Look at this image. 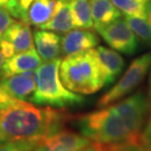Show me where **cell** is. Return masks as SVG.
<instances>
[{
    "label": "cell",
    "instance_id": "obj_7",
    "mask_svg": "<svg viewBox=\"0 0 151 151\" xmlns=\"http://www.w3.org/2000/svg\"><path fill=\"white\" fill-rule=\"evenodd\" d=\"M34 48L32 30L29 24L22 20L14 22L6 30L0 40V50L5 58Z\"/></svg>",
    "mask_w": 151,
    "mask_h": 151
},
{
    "label": "cell",
    "instance_id": "obj_22",
    "mask_svg": "<svg viewBox=\"0 0 151 151\" xmlns=\"http://www.w3.org/2000/svg\"><path fill=\"white\" fill-rule=\"evenodd\" d=\"M100 151H140L138 137L118 143H110V145L101 143Z\"/></svg>",
    "mask_w": 151,
    "mask_h": 151
},
{
    "label": "cell",
    "instance_id": "obj_27",
    "mask_svg": "<svg viewBox=\"0 0 151 151\" xmlns=\"http://www.w3.org/2000/svg\"><path fill=\"white\" fill-rule=\"evenodd\" d=\"M148 96H149V102L151 105V70H150V75H149V87H148Z\"/></svg>",
    "mask_w": 151,
    "mask_h": 151
},
{
    "label": "cell",
    "instance_id": "obj_18",
    "mask_svg": "<svg viewBox=\"0 0 151 151\" xmlns=\"http://www.w3.org/2000/svg\"><path fill=\"white\" fill-rule=\"evenodd\" d=\"M125 22L142 43L151 47V25L147 19L134 16H125Z\"/></svg>",
    "mask_w": 151,
    "mask_h": 151
},
{
    "label": "cell",
    "instance_id": "obj_30",
    "mask_svg": "<svg viewBox=\"0 0 151 151\" xmlns=\"http://www.w3.org/2000/svg\"><path fill=\"white\" fill-rule=\"evenodd\" d=\"M139 1H141V2H147L148 0H139Z\"/></svg>",
    "mask_w": 151,
    "mask_h": 151
},
{
    "label": "cell",
    "instance_id": "obj_4",
    "mask_svg": "<svg viewBox=\"0 0 151 151\" xmlns=\"http://www.w3.org/2000/svg\"><path fill=\"white\" fill-rule=\"evenodd\" d=\"M60 77L68 90L78 94H93L104 87L94 48L60 60Z\"/></svg>",
    "mask_w": 151,
    "mask_h": 151
},
{
    "label": "cell",
    "instance_id": "obj_23",
    "mask_svg": "<svg viewBox=\"0 0 151 151\" xmlns=\"http://www.w3.org/2000/svg\"><path fill=\"white\" fill-rule=\"evenodd\" d=\"M140 151H151V115L145 129L140 132L138 137Z\"/></svg>",
    "mask_w": 151,
    "mask_h": 151
},
{
    "label": "cell",
    "instance_id": "obj_9",
    "mask_svg": "<svg viewBox=\"0 0 151 151\" xmlns=\"http://www.w3.org/2000/svg\"><path fill=\"white\" fill-rule=\"evenodd\" d=\"M94 52L101 70L103 84L104 87H106L114 83L122 73L124 68V60L116 50L104 46H96Z\"/></svg>",
    "mask_w": 151,
    "mask_h": 151
},
{
    "label": "cell",
    "instance_id": "obj_19",
    "mask_svg": "<svg viewBox=\"0 0 151 151\" xmlns=\"http://www.w3.org/2000/svg\"><path fill=\"white\" fill-rule=\"evenodd\" d=\"M113 5L125 16H134L146 19V2L139 0H111Z\"/></svg>",
    "mask_w": 151,
    "mask_h": 151
},
{
    "label": "cell",
    "instance_id": "obj_12",
    "mask_svg": "<svg viewBox=\"0 0 151 151\" xmlns=\"http://www.w3.org/2000/svg\"><path fill=\"white\" fill-rule=\"evenodd\" d=\"M40 64H42V58L35 48L17 53L5 60L1 70V77L35 70Z\"/></svg>",
    "mask_w": 151,
    "mask_h": 151
},
{
    "label": "cell",
    "instance_id": "obj_1",
    "mask_svg": "<svg viewBox=\"0 0 151 151\" xmlns=\"http://www.w3.org/2000/svg\"><path fill=\"white\" fill-rule=\"evenodd\" d=\"M151 105L142 92L74 119L82 135L102 145L118 143L139 137Z\"/></svg>",
    "mask_w": 151,
    "mask_h": 151
},
{
    "label": "cell",
    "instance_id": "obj_28",
    "mask_svg": "<svg viewBox=\"0 0 151 151\" xmlns=\"http://www.w3.org/2000/svg\"><path fill=\"white\" fill-rule=\"evenodd\" d=\"M4 63H5V56H4V54H2L1 50H0V74H1V70H2Z\"/></svg>",
    "mask_w": 151,
    "mask_h": 151
},
{
    "label": "cell",
    "instance_id": "obj_11",
    "mask_svg": "<svg viewBox=\"0 0 151 151\" xmlns=\"http://www.w3.org/2000/svg\"><path fill=\"white\" fill-rule=\"evenodd\" d=\"M0 86L2 87L10 96L17 100H28L30 99L36 88V76L35 72H25L16 75L1 77Z\"/></svg>",
    "mask_w": 151,
    "mask_h": 151
},
{
    "label": "cell",
    "instance_id": "obj_29",
    "mask_svg": "<svg viewBox=\"0 0 151 151\" xmlns=\"http://www.w3.org/2000/svg\"><path fill=\"white\" fill-rule=\"evenodd\" d=\"M9 1H10V0H0V6H1V7H4V6H7Z\"/></svg>",
    "mask_w": 151,
    "mask_h": 151
},
{
    "label": "cell",
    "instance_id": "obj_25",
    "mask_svg": "<svg viewBox=\"0 0 151 151\" xmlns=\"http://www.w3.org/2000/svg\"><path fill=\"white\" fill-rule=\"evenodd\" d=\"M15 100H17V99L10 96L2 87L0 86V110L6 108V106H8V105L11 104Z\"/></svg>",
    "mask_w": 151,
    "mask_h": 151
},
{
    "label": "cell",
    "instance_id": "obj_21",
    "mask_svg": "<svg viewBox=\"0 0 151 151\" xmlns=\"http://www.w3.org/2000/svg\"><path fill=\"white\" fill-rule=\"evenodd\" d=\"M32 1L34 0H10L7 5V9L14 18L27 22L28 8Z\"/></svg>",
    "mask_w": 151,
    "mask_h": 151
},
{
    "label": "cell",
    "instance_id": "obj_14",
    "mask_svg": "<svg viewBox=\"0 0 151 151\" xmlns=\"http://www.w3.org/2000/svg\"><path fill=\"white\" fill-rule=\"evenodd\" d=\"M74 28L72 11L68 0H57L52 18L44 24L40 29H47L56 32H67Z\"/></svg>",
    "mask_w": 151,
    "mask_h": 151
},
{
    "label": "cell",
    "instance_id": "obj_13",
    "mask_svg": "<svg viewBox=\"0 0 151 151\" xmlns=\"http://www.w3.org/2000/svg\"><path fill=\"white\" fill-rule=\"evenodd\" d=\"M34 40L38 55L44 62L57 58L60 53L62 37L58 32L40 29L34 32Z\"/></svg>",
    "mask_w": 151,
    "mask_h": 151
},
{
    "label": "cell",
    "instance_id": "obj_16",
    "mask_svg": "<svg viewBox=\"0 0 151 151\" xmlns=\"http://www.w3.org/2000/svg\"><path fill=\"white\" fill-rule=\"evenodd\" d=\"M57 0H34L27 12V22L32 26L42 27L52 18Z\"/></svg>",
    "mask_w": 151,
    "mask_h": 151
},
{
    "label": "cell",
    "instance_id": "obj_15",
    "mask_svg": "<svg viewBox=\"0 0 151 151\" xmlns=\"http://www.w3.org/2000/svg\"><path fill=\"white\" fill-rule=\"evenodd\" d=\"M94 28L99 30L121 17V11L111 0H90Z\"/></svg>",
    "mask_w": 151,
    "mask_h": 151
},
{
    "label": "cell",
    "instance_id": "obj_8",
    "mask_svg": "<svg viewBox=\"0 0 151 151\" xmlns=\"http://www.w3.org/2000/svg\"><path fill=\"white\" fill-rule=\"evenodd\" d=\"M92 143L90 139L70 130H60L40 140L32 151H80Z\"/></svg>",
    "mask_w": 151,
    "mask_h": 151
},
{
    "label": "cell",
    "instance_id": "obj_26",
    "mask_svg": "<svg viewBox=\"0 0 151 151\" xmlns=\"http://www.w3.org/2000/svg\"><path fill=\"white\" fill-rule=\"evenodd\" d=\"M100 148H101V143H91L88 147L86 148H84V149H82L80 151H100Z\"/></svg>",
    "mask_w": 151,
    "mask_h": 151
},
{
    "label": "cell",
    "instance_id": "obj_5",
    "mask_svg": "<svg viewBox=\"0 0 151 151\" xmlns=\"http://www.w3.org/2000/svg\"><path fill=\"white\" fill-rule=\"evenodd\" d=\"M151 67V53H147L137 57L124 72L122 77L111 90H109L99 100L96 106L104 108L112 103L122 100L124 96L129 95L141 84L145 80L148 70Z\"/></svg>",
    "mask_w": 151,
    "mask_h": 151
},
{
    "label": "cell",
    "instance_id": "obj_6",
    "mask_svg": "<svg viewBox=\"0 0 151 151\" xmlns=\"http://www.w3.org/2000/svg\"><path fill=\"white\" fill-rule=\"evenodd\" d=\"M96 32L111 48L122 54L134 55L139 49V39L122 17Z\"/></svg>",
    "mask_w": 151,
    "mask_h": 151
},
{
    "label": "cell",
    "instance_id": "obj_31",
    "mask_svg": "<svg viewBox=\"0 0 151 151\" xmlns=\"http://www.w3.org/2000/svg\"><path fill=\"white\" fill-rule=\"evenodd\" d=\"M1 141H4V140H2V138H1V135H0V142H1Z\"/></svg>",
    "mask_w": 151,
    "mask_h": 151
},
{
    "label": "cell",
    "instance_id": "obj_3",
    "mask_svg": "<svg viewBox=\"0 0 151 151\" xmlns=\"http://www.w3.org/2000/svg\"><path fill=\"white\" fill-rule=\"evenodd\" d=\"M60 58H54L40 64L35 70L36 88L30 96V102L37 105L67 109L78 106L85 99L74 93L63 84L60 77Z\"/></svg>",
    "mask_w": 151,
    "mask_h": 151
},
{
    "label": "cell",
    "instance_id": "obj_20",
    "mask_svg": "<svg viewBox=\"0 0 151 151\" xmlns=\"http://www.w3.org/2000/svg\"><path fill=\"white\" fill-rule=\"evenodd\" d=\"M42 139L7 140L0 142V151H32Z\"/></svg>",
    "mask_w": 151,
    "mask_h": 151
},
{
    "label": "cell",
    "instance_id": "obj_10",
    "mask_svg": "<svg viewBox=\"0 0 151 151\" xmlns=\"http://www.w3.org/2000/svg\"><path fill=\"white\" fill-rule=\"evenodd\" d=\"M99 43L100 39L91 29H72L65 32L64 37H62L60 52L65 56L77 54L96 47Z\"/></svg>",
    "mask_w": 151,
    "mask_h": 151
},
{
    "label": "cell",
    "instance_id": "obj_24",
    "mask_svg": "<svg viewBox=\"0 0 151 151\" xmlns=\"http://www.w3.org/2000/svg\"><path fill=\"white\" fill-rule=\"evenodd\" d=\"M12 22H14L12 16L8 11V9H5L4 7L0 6V40H1V38H2L4 34L6 32V30L8 29V27Z\"/></svg>",
    "mask_w": 151,
    "mask_h": 151
},
{
    "label": "cell",
    "instance_id": "obj_17",
    "mask_svg": "<svg viewBox=\"0 0 151 151\" xmlns=\"http://www.w3.org/2000/svg\"><path fill=\"white\" fill-rule=\"evenodd\" d=\"M74 27L82 29L94 28L90 0H68Z\"/></svg>",
    "mask_w": 151,
    "mask_h": 151
},
{
    "label": "cell",
    "instance_id": "obj_2",
    "mask_svg": "<svg viewBox=\"0 0 151 151\" xmlns=\"http://www.w3.org/2000/svg\"><path fill=\"white\" fill-rule=\"evenodd\" d=\"M67 119L63 111L15 100L0 110V135L4 141L44 139L63 129Z\"/></svg>",
    "mask_w": 151,
    "mask_h": 151
}]
</instances>
